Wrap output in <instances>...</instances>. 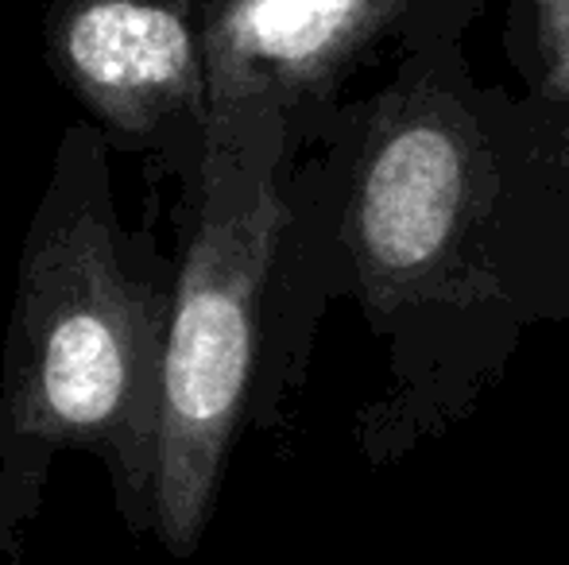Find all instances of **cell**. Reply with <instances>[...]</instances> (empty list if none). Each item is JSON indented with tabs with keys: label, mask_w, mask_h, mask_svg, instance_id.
Wrapping results in <instances>:
<instances>
[{
	"label": "cell",
	"mask_w": 569,
	"mask_h": 565,
	"mask_svg": "<svg viewBox=\"0 0 569 565\" xmlns=\"http://www.w3.org/2000/svg\"><path fill=\"white\" fill-rule=\"evenodd\" d=\"M179 272L120 225L109 140L70 124L31 213L0 369V554L23 535L62 453H90L132 535H156L163 364Z\"/></svg>",
	"instance_id": "6da1fadb"
},
{
	"label": "cell",
	"mask_w": 569,
	"mask_h": 565,
	"mask_svg": "<svg viewBox=\"0 0 569 565\" xmlns=\"http://www.w3.org/2000/svg\"><path fill=\"white\" fill-rule=\"evenodd\" d=\"M539 43L550 85L569 105V0H539Z\"/></svg>",
	"instance_id": "8992f818"
},
{
	"label": "cell",
	"mask_w": 569,
	"mask_h": 565,
	"mask_svg": "<svg viewBox=\"0 0 569 565\" xmlns=\"http://www.w3.org/2000/svg\"><path fill=\"white\" fill-rule=\"evenodd\" d=\"M469 198V132L442 105L403 109L372 132L349 210L352 252L372 302L391 306L442 264Z\"/></svg>",
	"instance_id": "277c9868"
},
{
	"label": "cell",
	"mask_w": 569,
	"mask_h": 565,
	"mask_svg": "<svg viewBox=\"0 0 569 565\" xmlns=\"http://www.w3.org/2000/svg\"><path fill=\"white\" fill-rule=\"evenodd\" d=\"M396 12L399 0H221L206 20L210 101H260L291 117L330 90Z\"/></svg>",
	"instance_id": "5b68a950"
},
{
	"label": "cell",
	"mask_w": 569,
	"mask_h": 565,
	"mask_svg": "<svg viewBox=\"0 0 569 565\" xmlns=\"http://www.w3.org/2000/svg\"><path fill=\"white\" fill-rule=\"evenodd\" d=\"M283 143L287 113L260 101H210L198 218L174 283L159 423L156 538L179 562L198 551L213 519L252 384L263 291L287 229L276 179Z\"/></svg>",
	"instance_id": "7a4b0ae2"
},
{
	"label": "cell",
	"mask_w": 569,
	"mask_h": 565,
	"mask_svg": "<svg viewBox=\"0 0 569 565\" xmlns=\"http://www.w3.org/2000/svg\"><path fill=\"white\" fill-rule=\"evenodd\" d=\"M47 59L101 132L143 143L194 124L206 137V28L190 0H59L47 16Z\"/></svg>",
	"instance_id": "3957f363"
}]
</instances>
